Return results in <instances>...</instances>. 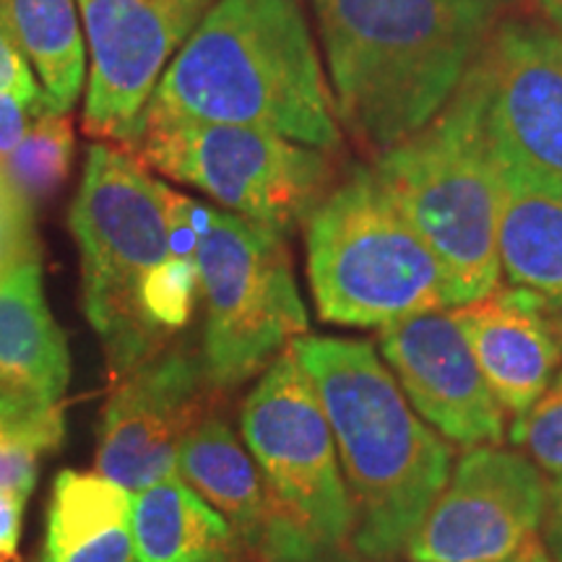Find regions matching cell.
<instances>
[{
	"instance_id": "1",
	"label": "cell",
	"mask_w": 562,
	"mask_h": 562,
	"mask_svg": "<svg viewBox=\"0 0 562 562\" xmlns=\"http://www.w3.org/2000/svg\"><path fill=\"white\" fill-rule=\"evenodd\" d=\"M516 0H311L341 131L370 159L453 100Z\"/></svg>"
},
{
	"instance_id": "2",
	"label": "cell",
	"mask_w": 562,
	"mask_h": 562,
	"mask_svg": "<svg viewBox=\"0 0 562 562\" xmlns=\"http://www.w3.org/2000/svg\"><path fill=\"white\" fill-rule=\"evenodd\" d=\"M290 347L331 425L355 510V558H402L451 476V442L414 412L370 341L302 334Z\"/></svg>"
},
{
	"instance_id": "3",
	"label": "cell",
	"mask_w": 562,
	"mask_h": 562,
	"mask_svg": "<svg viewBox=\"0 0 562 562\" xmlns=\"http://www.w3.org/2000/svg\"><path fill=\"white\" fill-rule=\"evenodd\" d=\"M140 115L250 125L339 151L331 83L300 0H216Z\"/></svg>"
},
{
	"instance_id": "4",
	"label": "cell",
	"mask_w": 562,
	"mask_h": 562,
	"mask_svg": "<svg viewBox=\"0 0 562 562\" xmlns=\"http://www.w3.org/2000/svg\"><path fill=\"white\" fill-rule=\"evenodd\" d=\"M307 277L321 321L378 328L448 311L438 258L370 165L349 167L305 222Z\"/></svg>"
},
{
	"instance_id": "5",
	"label": "cell",
	"mask_w": 562,
	"mask_h": 562,
	"mask_svg": "<svg viewBox=\"0 0 562 562\" xmlns=\"http://www.w3.org/2000/svg\"><path fill=\"white\" fill-rule=\"evenodd\" d=\"M68 224L81 252L83 313L117 381L172 344L144 307L146 284L170 258L159 180L123 146L100 140L89 146Z\"/></svg>"
},
{
	"instance_id": "6",
	"label": "cell",
	"mask_w": 562,
	"mask_h": 562,
	"mask_svg": "<svg viewBox=\"0 0 562 562\" xmlns=\"http://www.w3.org/2000/svg\"><path fill=\"white\" fill-rule=\"evenodd\" d=\"M370 170L438 258L451 307L501 286V178L461 91Z\"/></svg>"
},
{
	"instance_id": "7",
	"label": "cell",
	"mask_w": 562,
	"mask_h": 562,
	"mask_svg": "<svg viewBox=\"0 0 562 562\" xmlns=\"http://www.w3.org/2000/svg\"><path fill=\"white\" fill-rule=\"evenodd\" d=\"M123 149L284 237L311 220L336 182L331 151L250 125L140 115Z\"/></svg>"
},
{
	"instance_id": "8",
	"label": "cell",
	"mask_w": 562,
	"mask_h": 562,
	"mask_svg": "<svg viewBox=\"0 0 562 562\" xmlns=\"http://www.w3.org/2000/svg\"><path fill=\"white\" fill-rule=\"evenodd\" d=\"M195 263L206 307L201 360L216 391L256 378L307 334L284 235L229 211H211Z\"/></svg>"
},
{
	"instance_id": "9",
	"label": "cell",
	"mask_w": 562,
	"mask_h": 562,
	"mask_svg": "<svg viewBox=\"0 0 562 562\" xmlns=\"http://www.w3.org/2000/svg\"><path fill=\"white\" fill-rule=\"evenodd\" d=\"M243 440L266 482L331 562H357L355 510L326 412L286 347L240 412Z\"/></svg>"
},
{
	"instance_id": "10",
	"label": "cell",
	"mask_w": 562,
	"mask_h": 562,
	"mask_svg": "<svg viewBox=\"0 0 562 562\" xmlns=\"http://www.w3.org/2000/svg\"><path fill=\"white\" fill-rule=\"evenodd\" d=\"M459 91L497 165L562 193V34L505 16Z\"/></svg>"
},
{
	"instance_id": "11",
	"label": "cell",
	"mask_w": 562,
	"mask_h": 562,
	"mask_svg": "<svg viewBox=\"0 0 562 562\" xmlns=\"http://www.w3.org/2000/svg\"><path fill=\"white\" fill-rule=\"evenodd\" d=\"M550 482L524 453L467 448L414 531L409 562H495L539 539Z\"/></svg>"
},
{
	"instance_id": "12",
	"label": "cell",
	"mask_w": 562,
	"mask_h": 562,
	"mask_svg": "<svg viewBox=\"0 0 562 562\" xmlns=\"http://www.w3.org/2000/svg\"><path fill=\"white\" fill-rule=\"evenodd\" d=\"M216 0H76L89 45L83 131L128 144L154 89Z\"/></svg>"
},
{
	"instance_id": "13",
	"label": "cell",
	"mask_w": 562,
	"mask_h": 562,
	"mask_svg": "<svg viewBox=\"0 0 562 562\" xmlns=\"http://www.w3.org/2000/svg\"><path fill=\"white\" fill-rule=\"evenodd\" d=\"M209 383L201 355L170 344L117 378L102 412L97 472L138 492L178 472L186 435L209 417Z\"/></svg>"
},
{
	"instance_id": "14",
	"label": "cell",
	"mask_w": 562,
	"mask_h": 562,
	"mask_svg": "<svg viewBox=\"0 0 562 562\" xmlns=\"http://www.w3.org/2000/svg\"><path fill=\"white\" fill-rule=\"evenodd\" d=\"M378 344L414 412L440 438L461 448L501 446L505 409L484 381L453 311L389 323Z\"/></svg>"
},
{
	"instance_id": "15",
	"label": "cell",
	"mask_w": 562,
	"mask_h": 562,
	"mask_svg": "<svg viewBox=\"0 0 562 562\" xmlns=\"http://www.w3.org/2000/svg\"><path fill=\"white\" fill-rule=\"evenodd\" d=\"M178 474L227 521L245 562H331L216 414L180 442Z\"/></svg>"
},
{
	"instance_id": "16",
	"label": "cell",
	"mask_w": 562,
	"mask_h": 562,
	"mask_svg": "<svg viewBox=\"0 0 562 562\" xmlns=\"http://www.w3.org/2000/svg\"><path fill=\"white\" fill-rule=\"evenodd\" d=\"M484 381L505 414H524L562 370V318L521 286L453 307Z\"/></svg>"
},
{
	"instance_id": "17",
	"label": "cell",
	"mask_w": 562,
	"mask_h": 562,
	"mask_svg": "<svg viewBox=\"0 0 562 562\" xmlns=\"http://www.w3.org/2000/svg\"><path fill=\"white\" fill-rule=\"evenodd\" d=\"M70 383L66 334L55 323L40 263L0 279V389L60 406Z\"/></svg>"
},
{
	"instance_id": "18",
	"label": "cell",
	"mask_w": 562,
	"mask_h": 562,
	"mask_svg": "<svg viewBox=\"0 0 562 562\" xmlns=\"http://www.w3.org/2000/svg\"><path fill=\"white\" fill-rule=\"evenodd\" d=\"M131 503L133 492L100 472H60L40 562H138Z\"/></svg>"
},
{
	"instance_id": "19",
	"label": "cell",
	"mask_w": 562,
	"mask_h": 562,
	"mask_svg": "<svg viewBox=\"0 0 562 562\" xmlns=\"http://www.w3.org/2000/svg\"><path fill=\"white\" fill-rule=\"evenodd\" d=\"M495 170L501 178L503 277L537 294L562 318V193L497 161Z\"/></svg>"
},
{
	"instance_id": "20",
	"label": "cell",
	"mask_w": 562,
	"mask_h": 562,
	"mask_svg": "<svg viewBox=\"0 0 562 562\" xmlns=\"http://www.w3.org/2000/svg\"><path fill=\"white\" fill-rule=\"evenodd\" d=\"M131 533L138 562H245L227 521L178 472L133 492Z\"/></svg>"
},
{
	"instance_id": "21",
	"label": "cell",
	"mask_w": 562,
	"mask_h": 562,
	"mask_svg": "<svg viewBox=\"0 0 562 562\" xmlns=\"http://www.w3.org/2000/svg\"><path fill=\"white\" fill-rule=\"evenodd\" d=\"M0 26L40 76L55 112L74 108L87 74L76 0H0Z\"/></svg>"
},
{
	"instance_id": "22",
	"label": "cell",
	"mask_w": 562,
	"mask_h": 562,
	"mask_svg": "<svg viewBox=\"0 0 562 562\" xmlns=\"http://www.w3.org/2000/svg\"><path fill=\"white\" fill-rule=\"evenodd\" d=\"M74 161V123L68 112H42L5 161L3 172L32 203L66 182Z\"/></svg>"
},
{
	"instance_id": "23",
	"label": "cell",
	"mask_w": 562,
	"mask_h": 562,
	"mask_svg": "<svg viewBox=\"0 0 562 562\" xmlns=\"http://www.w3.org/2000/svg\"><path fill=\"white\" fill-rule=\"evenodd\" d=\"M510 442L542 472L562 474V381H554L529 409L518 414Z\"/></svg>"
},
{
	"instance_id": "24",
	"label": "cell",
	"mask_w": 562,
	"mask_h": 562,
	"mask_svg": "<svg viewBox=\"0 0 562 562\" xmlns=\"http://www.w3.org/2000/svg\"><path fill=\"white\" fill-rule=\"evenodd\" d=\"M26 263H40L32 201L0 170V279Z\"/></svg>"
},
{
	"instance_id": "25",
	"label": "cell",
	"mask_w": 562,
	"mask_h": 562,
	"mask_svg": "<svg viewBox=\"0 0 562 562\" xmlns=\"http://www.w3.org/2000/svg\"><path fill=\"white\" fill-rule=\"evenodd\" d=\"M66 419L60 406H47L0 389V440H30L47 453L63 442Z\"/></svg>"
},
{
	"instance_id": "26",
	"label": "cell",
	"mask_w": 562,
	"mask_h": 562,
	"mask_svg": "<svg viewBox=\"0 0 562 562\" xmlns=\"http://www.w3.org/2000/svg\"><path fill=\"white\" fill-rule=\"evenodd\" d=\"M47 451L30 440H0V492L30 497L37 484L40 459Z\"/></svg>"
},
{
	"instance_id": "27",
	"label": "cell",
	"mask_w": 562,
	"mask_h": 562,
	"mask_svg": "<svg viewBox=\"0 0 562 562\" xmlns=\"http://www.w3.org/2000/svg\"><path fill=\"white\" fill-rule=\"evenodd\" d=\"M0 94H13L24 102L47 104V108H53L45 89H40L37 76H34L30 60L24 58V53H21L16 42L5 34L3 26H0Z\"/></svg>"
},
{
	"instance_id": "28",
	"label": "cell",
	"mask_w": 562,
	"mask_h": 562,
	"mask_svg": "<svg viewBox=\"0 0 562 562\" xmlns=\"http://www.w3.org/2000/svg\"><path fill=\"white\" fill-rule=\"evenodd\" d=\"M50 110L53 108H47V104H32L13 94H0V170L5 167L13 149L21 144V138L26 136V131L32 128V123L37 121L42 112Z\"/></svg>"
},
{
	"instance_id": "29",
	"label": "cell",
	"mask_w": 562,
	"mask_h": 562,
	"mask_svg": "<svg viewBox=\"0 0 562 562\" xmlns=\"http://www.w3.org/2000/svg\"><path fill=\"white\" fill-rule=\"evenodd\" d=\"M26 497L0 492V562H19Z\"/></svg>"
},
{
	"instance_id": "30",
	"label": "cell",
	"mask_w": 562,
	"mask_h": 562,
	"mask_svg": "<svg viewBox=\"0 0 562 562\" xmlns=\"http://www.w3.org/2000/svg\"><path fill=\"white\" fill-rule=\"evenodd\" d=\"M542 547L550 562H562V474L550 482L542 521Z\"/></svg>"
},
{
	"instance_id": "31",
	"label": "cell",
	"mask_w": 562,
	"mask_h": 562,
	"mask_svg": "<svg viewBox=\"0 0 562 562\" xmlns=\"http://www.w3.org/2000/svg\"><path fill=\"white\" fill-rule=\"evenodd\" d=\"M533 5H537L539 19L547 26H552L554 32L562 34V0H533Z\"/></svg>"
},
{
	"instance_id": "32",
	"label": "cell",
	"mask_w": 562,
	"mask_h": 562,
	"mask_svg": "<svg viewBox=\"0 0 562 562\" xmlns=\"http://www.w3.org/2000/svg\"><path fill=\"white\" fill-rule=\"evenodd\" d=\"M495 562H550V558H547L542 539H533V542L521 547L516 554H510V558L505 560H495Z\"/></svg>"
},
{
	"instance_id": "33",
	"label": "cell",
	"mask_w": 562,
	"mask_h": 562,
	"mask_svg": "<svg viewBox=\"0 0 562 562\" xmlns=\"http://www.w3.org/2000/svg\"><path fill=\"white\" fill-rule=\"evenodd\" d=\"M554 381H562V370H560V375H558V378H554Z\"/></svg>"
}]
</instances>
